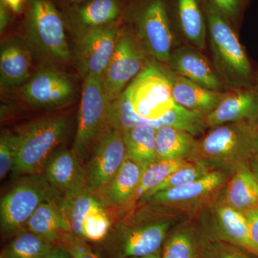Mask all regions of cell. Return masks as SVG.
<instances>
[{
	"label": "cell",
	"instance_id": "cell-27",
	"mask_svg": "<svg viewBox=\"0 0 258 258\" xmlns=\"http://www.w3.org/2000/svg\"><path fill=\"white\" fill-rule=\"evenodd\" d=\"M87 188L79 192L64 195L60 201V207L69 222L71 232L81 238L85 218L97 205L101 204Z\"/></svg>",
	"mask_w": 258,
	"mask_h": 258
},
{
	"label": "cell",
	"instance_id": "cell-37",
	"mask_svg": "<svg viewBox=\"0 0 258 258\" xmlns=\"http://www.w3.org/2000/svg\"><path fill=\"white\" fill-rule=\"evenodd\" d=\"M243 214L247 221L249 240L258 257V208L247 210Z\"/></svg>",
	"mask_w": 258,
	"mask_h": 258
},
{
	"label": "cell",
	"instance_id": "cell-3",
	"mask_svg": "<svg viewBox=\"0 0 258 258\" xmlns=\"http://www.w3.org/2000/svg\"><path fill=\"white\" fill-rule=\"evenodd\" d=\"M204 10L217 76L233 91L242 89L250 79L251 66L238 37L230 20L210 0Z\"/></svg>",
	"mask_w": 258,
	"mask_h": 258
},
{
	"label": "cell",
	"instance_id": "cell-4",
	"mask_svg": "<svg viewBox=\"0 0 258 258\" xmlns=\"http://www.w3.org/2000/svg\"><path fill=\"white\" fill-rule=\"evenodd\" d=\"M68 128L67 117L57 115L40 118L21 129L18 155L12 171L14 175L42 174Z\"/></svg>",
	"mask_w": 258,
	"mask_h": 258
},
{
	"label": "cell",
	"instance_id": "cell-1",
	"mask_svg": "<svg viewBox=\"0 0 258 258\" xmlns=\"http://www.w3.org/2000/svg\"><path fill=\"white\" fill-rule=\"evenodd\" d=\"M257 124L258 121L242 120L211 128L198 140V151L191 162L210 171L233 174L257 154Z\"/></svg>",
	"mask_w": 258,
	"mask_h": 258
},
{
	"label": "cell",
	"instance_id": "cell-33",
	"mask_svg": "<svg viewBox=\"0 0 258 258\" xmlns=\"http://www.w3.org/2000/svg\"><path fill=\"white\" fill-rule=\"evenodd\" d=\"M20 144V133L6 132L0 138V178L5 179L13 171L18 157Z\"/></svg>",
	"mask_w": 258,
	"mask_h": 258
},
{
	"label": "cell",
	"instance_id": "cell-36",
	"mask_svg": "<svg viewBox=\"0 0 258 258\" xmlns=\"http://www.w3.org/2000/svg\"><path fill=\"white\" fill-rule=\"evenodd\" d=\"M212 5L230 21L237 20L246 0H210Z\"/></svg>",
	"mask_w": 258,
	"mask_h": 258
},
{
	"label": "cell",
	"instance_id": "cell-29",
	"mask_svg": "<svg viewBox=\"0 0 258 258\" xmlns=\"http://www.w3.org/2000/svg\"><path fill=\"white\" fill-rule=\"evenodd\" d=\"M188 162L184 160H157L148 166L142 174L135 195L126 208H133L138 205L147 194L157 187L174 171Z\"/></svg>",
	"mask_w": 258,
	"mask_h": 258
},
{
	"label": "cell",
	"instance_id": "cell-34",
	"mask_svg": "<svg viewBox=\"0 0 258 258\" xmlns=\"http://www.w3.org/2000/svg\"><path fill=\"white\" fill-rule=\"evenodd\" d=\"M200 237L203 258H252L243 249L232 244L211 240L202 235L200 232Z\"/></svg>",
	"mask_w": 258,
	"mask_h": 258
},
{
	"label": "cell",
	"instance_id": "cell-39",
	"mask_svg": "<svg viewBox=\"0 0 258 258\" xmlns=\"http://www.w3.org/2000/svg\"><path fill=\"white\" fill-rule=\"evenodd\" d=\"M8 8V7L1 1V6H0V31H1V33H3L9 23L10 16Z\"/></svg>",
	"mask_w": 258,
	"mask_h": 258
},
{
	"label": "cell",
	"instance_id": "cell-43",
	"mask_svg": "<svg viewBox=\"0 0 258 258\" xmlns=\"http://www.w3.org/2000/svg\"><path fill=\"white\" fill-rule=\"evenodd\" d=\"M258 154V124H257V154ZM256 154V155H257Z\"/></svg>",
	"mask_w": 258,
	"mask_h": 258
},
{
	"label": "cell",
	"instance_id": "cell-21",
	"mask_svg": "<svg viewBox=\"0 0 258 258\" xmlns=\"http://www.w3.org/2000/svg\"><path fill=\"white\" fill-rule=\"evenodd\" d=\"M157 160L191 161L198 149L192 134L173 127H163L156 132Z\"/></svg>",
	"mask_w": 258,
	"mask_h": 258
},
{
	"label": "cell",
	"instance_id": "cell-25",
	"mask_svg": "<svg viewBox=\"0 0 258 258\" xmlns=\"http://www.w3.org/2000/svg\"><path fill=\"white\" fill-rule=\"evenodd\" d=\"M177 15L183 35L198 50L206 46L208 24L199 0H177Z\"/></svg>",
	"mask_w": 258,
	"mask_h": 258
},
{
	"label": "cell",
	"instance_id": "cell-42",
	"mask_svg": "<svg viewBox=\"0 0 258 258\" xmlns=\"http://www.w3.org/2000/svg\"><path fill=\"white\" fill-rule=\"evenodd\" d=\"M162 257V249L155 253L149 254V255L142 256V257H133L130 258H161Z\"/></svg>",
	"mask_w": 258,
	"mask_h": 258
},
{
	"label": "cell",
	"instance_id": "cell-5",
	"mask_svg": "<svg viewBox=\"0 0 258 258\" xmlns=\"http://www.w3.org/2000/svg\"><path fill=\"white\" fill-rule=\"evenodd\" d=\"M62 197L44 174L23 176L1 199L2 232L7 235L18 233L42 203L59 202Z\"/></svg>",
	"mask_w": 258,
	"mask_h": 258
},
{
	"label": "cell",
	"instance_id": "cell-2",
	"mask_svg": "<svg viewBox=\"0 0 258 258\" xmlns=\"http://www.w3.org/2000/svg\"><path fill=\"white\" fill-rule=\"evenodd\" d=\"M142 212L115 234L113 240V258L142 257L162 249L168 235L184 221L185 212L160 205Z\"/></svg>",
	"mask_w": 258,
	"mask_h": 258
},
{
	"label": "cell",
	"instance_id": "cell-8",
	"mask_svg": "<svg viewBox=\"0 0 258 258\" xmlns=\"http://www.w3.org/2000/svg\"><path fill=\"white\" fill-rule=\"evenodd\" d=\"M232 174L212 171L189 184L164 190L141 200L139 205H160L176 209L188 214L198 212L220 192Z\"/></svg>",
	"mask_w": 258,
	"mask_h": 258
},
{
	"label": "cell",
	"instance_id": "cell-12",
	"mask_svg": "<svg viewBox=\"0 0 258 258\" xmlns=\"http://www.w3.org/2000/svg\"><path fill=\"white\" fill-rule=\"evenodd\" d=\"M119 35L112 26L91 28L79 39L76 45L78 69L85 78L101 79L114 53Z\"/></svg>",
	"mask_w": 258,
	"mask_h": 258
},
{
	"label": "cell",
	"instance_id": "cell-19",
	"mask_svg": "<svg viewBox=\"0 0 258 258\" xmlns=\"http://www.w3.org/2000/svg\"><path fill=\"white\" fill-rule=\"evenodd\" d=\"M225 203L241 212L258 208V181L249 164L240 166L222 189Z\"/></svg>",
	"mask_w": 258,
	"mask_h": 258
},
{
	"label": "cell",
	"instance_id": "cell-13",
	"mask_svg": "<svg viewBox=\"0 0 258 258\" xmlns=\"http://www.w3.org/2000/svg\"><path fill=\"white\" fill-rule=\"evenodd\" d=\"M74 95V85L69 76L49 68L37 72L22 89L23 99L35 108L66 106Z\"/></svg>",
	"mask_w": 258,
	"mask_h": 258
},
{
	"label": "cell",
	"instance_id": "cell-24",
	"mask_svg": "<svg viewBox=\"0 0 258 258\" xmlns=\"http://www.w3.org/2000/svg\"><path fill=\"white\" fill-rule=\"evenodd\" d=\"M161 258H203L197 223L184 220L176 226L163 245Z\"/></svg>",
	"mask_w": 258,
	"mask_h": 258
},
{
	"label": "cell",
	"instance_id": "cell-23",
	"mask_svg": "<svg viewBox=\"0 0 258 258\" xmlns=\"http://www.w3.org/2000/svg\"><path fill=\"white\" fill-rule=\"evenodd\" d=\"M60 201L42 203L26 225L29 230L56 244L62 234L71 232L69 222L61 208Z\"/></svg>",
	"mask_w": 258,
	"mask_h": 258
},
{
	"label": "cell",
	"instance_id": "cell-7",
	"mask_svg": "<svg viewBox=\"0 0 258 258\" xmlns=\"http://www.w3.org/2000/svg\"><path fill=\"white\" fill-rule=\"evenodd\" d=\"M221 191L197 212V225L200 233L209 239L232 244L255 255L244 214L227 205Z\"/></svg>",
	"mask_w": 258,
	"mask_h": 258
},
{
	"label": "cell",
	"instance_id": "cell-26",
	"mask_svg": "<svg viewBox=\"0 0 258 258\" xmlns=\"http://www.w3.org/2000/svg\"><path fill=\"white\" fill-rule=\"evenodd\" d=\"M157 129L149 125H137L123 131L127 158L147 168L157 161Z\"/></svg>",
	"mask_w": 258,
	"mask_h": 258
},
{
	"label": "cell",
	"instance_id": "cell-44",
	"mask_svg": "<svg viewBox=\"0 0 258 258\" xmlns=\"http://www.w3.org/2000/svg\"><path fill=\"white\" fill-rule=\"evenodd\" d=\"M71 1L76 2V3H79V2L84 1V0H71Z\"/></svg>",
	"mask_w": 258,
	"mask_h": 258
},
{
	"label": "cell",
	"instance_id": "cell-16",
	"mask_svg": "<svg viewBox=\"0 0 258 258\" xmlns=\"http://www.w3.org/2000/svg\"><path fill=\"white\" fill-rule=\"evenodd\" d=\"M168 66L175 74L212 91L222 92L216 71L198 49L181 47L171 52Z\"/></svg>",
	"mask_w": 258,
	"mask_h": 258
},
{
	"label": "cell",
	"instance_id": "cell-41",
	"mask_svg": "<svg viewBox=\"0 0 258 258\" xmlns=\"http://www.w3.org/2000/svg\"><path fill=\"white\" fill-rule=\"evenodd\" d=\"M249 166L258 181V154L249 161Z\"/></svg>",
	"mask_w": 258,
	"mask_h": 258
},
{
	"label": "cell",
	"instance_id": "cell-35",
	"mask_svg": "<svg viewBox=\"0 0 258 258\" xmlns=\"http://www.w3.org/2000/svg\"><path fill=\"white\" fill-rule=\"evenodd\" d=\"M57 244L63 247L73 258H100L93 252L86 240L74 235L72 232L62 234Z\"/></svg>",
	"mask_w": 258,
	"mask_h": 258
},
{
	"label": "cell",
	"instance_id": "cell-11",
	"mask_svg": "<svg viewBox=\"0 0 258 258\" xmlns=\"http://www.w3.org/2000/svg\"><path fill=\"white\" fill-rule=\"evenodd\" d=\"M123 133L109 128L102 136L86 167L88 189L101 190L113 177L126 159Z\"/></svg>",
	"mask_w": 258,
	"mask_h": 258
},
{
	"label": "cell",
	"instance_id": "cell-10",
	"mask_svg": "<svg viewBox=\"0 0 258 258\" xmlns=\"http://www.w3.org/2000/svg\"><path fill=\"white\" fill-rule=\"evenodd\" d=\"M145 56L138 42L128 34L120 35L114 53L101 78L111 102L116 100L146 66Z\"/></svg>",
	"mask_w": 258,
	"mask_h": 258
},
{
	"label": "cell",
	"instance_id": "cell-18",
	"mask_svg": "<svg viewBox=\"0 0 258 258\" xmlns=\"http://www.w3.org/2000/svg\"><path fill=\"white\" fill-rule=\"evenodd\" d=\"M174 101L191 111L207 116L222 101L226 93L212 91L167 69Z\"/></svg>",
	"mask_w": 258,
	"mask_h": 258
},
{
	"label": "cell",
	"instance_id": "cell-9",
	"mask_svg": "<svg viewBox=\"0 0 258 258\" xmlns=\"http://www.w3.org/2000/svg\"><path fill=\"white\" fill-rule=\"evenodd\" d=\"M28 30L32 41L44 53L62 62L70 60L63 22L48 0H33L29 12Z\"/></svg>",
	"mask_w": 258,
	"mask_h": 258
},
{
	"label": "cell",
	"instance_id": "cell-30",
	"mask_svg": "<svg viewBox=\"0 0 258 258\" xmlns=\"http://www.w3.org/2000/svg\"><path fill=\"white\" fill-rule=\"evenodd\" d=\"M119 13L115 0H91L79 10V18L83 25L95 28L111 23Z\"/></svg>",
	"mask_w": 258,
	"mask_h": 258
},
{
	"label": "cell",
	"instance_id": "cell-17",
	"mask_svg": "<svg viewBox=\"0 0 258 258\" xmlns=\"http://www.w3.org/2000/svg\"><path fill=\"white\" fill-rule=\"evenodd\" d=\"M242 120L258 121L257 91L242 88L227 93L219 106L205 116L209 128Z\"/></svg>",
	"mask_w": 258,
	"mask_h": 258
},
{
	"label": "cell",
	"instance_id": "cell-28",
	"mask_svg": "<svg viewBox=\"0 0 258 258\" xmlns=\"http://www.w3.org/2000/svg\"><path fill=\"white\" fill-rule=\"evenodd\" d=\"M55 244L32 231H23L3 249L0 258H42Z\"/></svg>",
	"mask_w": 258,
	"mask_h": 258
},
{
	"label": "cell",
	"instance_id": "cell-31",
	"mask_svg": "<svg viewBox=\"0 0 258 258\" xmlns=\"http://www.w3.org/2000/svg\"><path fill=\"white\" fill-rule=\"evenodd\" d=\"M111 222L102 204L88 213L83 221L81 239L91 242H101L108 235Z\"/></svg>",
	"mask_w": 258,
	"mask_h": 258
},
{
	"label": "cell",
	"instance_id": "cell-40",
	"mask_svg": "<svg viewBox=\"0 0 258 258\" xmlns=\"http://www.w3.org/2000/svg\"><path fill=\"white\" fill-rule=\"evenodd\" d=\"M2 2L15 13H20L23 7L24 0H2Z\"/></svg>",
	"mask_w": 258,
	"mask_h": 258
},
{
	"label": "cell",
	"instance_id": "cell-20",
	"mask_svg": "<svg viewBox=\"0 0 258 258\" xmlns=\"http://www.w3.org/2000/svg\"><path fill=\"white\" fill-rule=\"evenodd\" d=\"M30 59L28 51L18 40H9L0 51V83L13 88L26 82L30 77Z\"/></svg>",
	"mask_w": 258,
	"mask_h": 258
},
{
	"label": "cell",
	"instance_id": "cell-15",
	"mask_svg": "<svg viewBox=\"0 0 258 258\" xmlns=\"http://www.w3.org/2000/svg\"><path fill=\"white\" fill-rule=\"evenodd\" d=\"M44 171L47 181L63 196L88 188L86 168L73 149L56 150Z\"/></svg>",
	"mask_w": 258,
	"mask_h": 258
},
{
	"label": "cell",
	"instance_id": "cell-32",
	"mask_svg": "<svg viewBox=\"0 0 258 258\" xmlns=\"http://www.w3.org/2000/svg\"><path fill=\"white\" fill-rule=\"evenodd\" d=\"M210 171L201 164L189 161L184 166L174 171L172 174L166 178L165 181H163L161 184H159L157 187L153 189L150 192L147 194L141 200L149 198L158 191L179 187L183 185L189 184V183L193 182V181L203 177Z\"/></svg>",
	"mask_w": 258,
	"mask_h": 258
},
{
	"label": "cell",
	"instance_id": "cell-6",
	"mask_svg": "<svg viewBox=\"0 0 258 258\" xmlns=\"http://www.w3.org/2000/svg\"><path fill=\"white\" fill-rule=\"evenodd\" d=\"M111 102L107 96L101 79L85 78L80 102L78 128L73 150L83 162L88 153L107 130Z\"/></svg>",
	"mask_w": 258,
	"mask_h": 258
},
{
	"label": "cell",
	"instance_id": "cell-22",
	"mask_svg": "<svg viewBox=\"0 0 258 258\" xmlns=\"http://www.w3.org/2000/svg\"><path fill=\"white\" fill-rule=\"evenodd\" d=\"M145 168L127 158L121 167L101 189L107 201L115 207H127L135 195Z\"/></svg>",
	"mask_w": 258,
	"mask_h": 258
},
{
	"label": "cell",
	"instance_id": "cell-38",
	"mask_svg": "<svg viewBox=\"0 0 258 258\" xmlns=\"http://www.w3.org/2000/svg\"><path fill=\"white\" fill-rule=\"evenodd\" d=\"M42 258H73L71 254L60 244H55Z\"/></svg>",
	"mask_w": 258,
	"mask_h": 258
},
{
	"label": "cell",
	"instance_id": "cell-14",
	"mask_svg": "<svg viewBox=\"0 0 258 258\" xmlns=\"http://www.w3.org/2000/svg\"><path fill=\"white\" fill-rule=\"evenodd\" d=\"M139 30L147 52L156 60L167 64L173 52L174 37L163 0H153L147 5L141 18Z\"/></svg>",
	"mask_w": 258,
	"mask_h": 258
}]
</instances>
